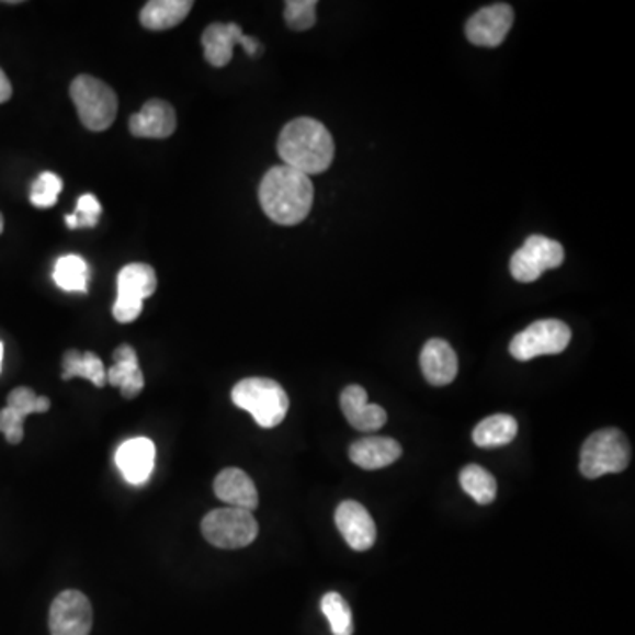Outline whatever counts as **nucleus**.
Segmentation results:
<instances>
[{
    "label": "nucleus",
    "mask_w": 635,
    "mask_h": 635,
    "mask_svg": "<svg viewBox=\"0 0 635 635\" xmlns=\"http://www.w3.org/2000/svg\"><path fill=\"white\" fill-rule=\"evenodd\" d=\"M258 196L269 219L277 225L293 226L309 216L315 188L309 177L281 165L265 173Z\"/></svg>",
    "instance_id": "obj_1"
},
{
    "label": "nucleus",
    "mask_w": 635,
    "mask_h": 635,
    "mask_svg": "<svg viewBox=\"0 0 635 635\" xmlns=\"http://www.w3.org/2000/svg\"><path fill=\"white\" fill-rule=\"evenodd\" d=\"M277 152L284 167L311 177L329 170L336 147L332 135L320 121L301 117L283 127L277 140Z\"/></svg>",
    "instance_id": "obj_2"
},
{
    "label": "nucleus",
    "mask_w": 635,
    "mask_h": 635,
    "mask_svg": "<svg viewBox=\"0 0 635 635\" xmlns=\"http://www.w3.org/2000/svg\"><path fill=\"white\" fill-rule=\"evenodd\" d=\"M231 401L252 415L260 428L272 429L288 413V394L271 378H246L235 385Z\"/></svg>",
    "instance_id": "obj_3"
},
{
    "label": "nucleus",
    "mask_w": 635,
    "mask_h": 635,
    "mask_svg": "<svg viewBox=\"0 0 635 635\" xmlns=\"http://www.w3.org/2000/svg\"><path fill=\"white\" fill-rule=\"evenodd\" d=\"M78 117L89 132H106L117 117L118 100L112 87L100 78L80 75L69 87Z\"/></svg>",
    "instance_id": "obj_4"
},
{
    "label": "nucleus",
    "mask_w": 635,
    "mask_h": 635,
    "mask_svg": "<svg viewBox=\"0 0 635 635\" xmlns=\"http://www.w3.org/2000/svg\"><path fill=\"white\" fill-rule=\"evenodd\" d=\"M631 464V443L620 429H602L591 434L581 449V474L586 478H600L620 474Z\"/></svg>",
    "instance_id": "obj_5"
},
{
    "label": "nucleus",
    "mask_w": 635,
    "mask_h": 635,
    "mask_svg": "<svg viewBox=\"0 0 635 635\" xmlns=\"http://www.w3.org/2000/svg\"><path fill=\"white\" fill-rule=\"evenodd\" d=\"M202 533L219 549H242L257 538L258 523L249 510L226 507L212 510L203 518Z\"/></svg>",
    "instance_id": "obj_6"
},
{
    "label": "nucleus",
    "mask_w": 635,
    "mask_h": 635,
    "mask_svg": "<svg viewBox=\"0 0 635 635\" xmlns=\"http://www.w3.org/2000/svg\"><path fill=\"white\" fill-rule=\"evenodd\" d=\"M158 288L156 271L147 263H129L117 275V301L113 304V318L118 324H132L144 309L145 298Z\"/></svg>",
    "instance_id": "obj_7"
},
{
    "label": "nucleus",
    "mask_w": 635,
    "mask_h": 635,
    "mask_svg": "<svg viewBox=\"0 0 635 635\" xmlns=\"http://www.w3.org/2000/svg\"><path fill=\"white\" fill-rule=\"evenodd\" d=\"M572 339V330L559 320H538L519 332L510 343V355L528 362L541 355H558Z\"/></svg>",
    "instance_id": "obj_8"
},
{
    "label": "nucleus",
    "mask_w": 635,
    "mask_h": 635,
    "mask_svg": "<svg viewBox=\"0 0 635 635\" xmlns=\"http://www.w3.org/2000/svg\"><path fill=\"white\" fill-rule=\"evenodd\" d=\"M565 260L564 246L544 235L528 237L523 248L510 260V272L519 283H533L545 271L558 269Z\"/></svg>",
    "instance_id": "obj_9"
},
{
    "label": "nucleus",
    "mask_w": 635,
    "mask_h": 635,
    "mask_svg": "<svg viewBox=\"0 0 635 635\" xmlns=\"http://www.w3.org/2000/svg\"><path fill=\"white\" fill-rule=\"evenodd\" d=\"M203 55L214 68H225L234 57V46L242 45L251 57L262 52L260 41L246 36L237 23H212L202 36Z\"/></svg>",
    "instance_id": "obj_10"
},
{
    "label": "nucleus",
    "mask_w": 635,
    "mask_h": 635,
    "mask_svg": "<svg viewBox=\"0 0 635 635\" xmlns=\"http://www.w3.org/2000/svg\"><path fill=\"white\" fill-rule=\"evenodd\" d=\"M52 635H89L92 631V605L81 591L66 590L57 596L48 617Z\"/></svg>",
    "instance_id": "obj_11"
},
{
    "label": "nucleus",
    "mask_w": 635,
    "mask_h": 635,
    "mask_svg": "<svg viewBox=\"0 0 635 635\" xmlns=\"http://www.w3.org/2000/svg\"><path fill=\"white\" fill-rule=\"evenodd\" d=\"M514 23V11L509 4H491L475 13L466 23L469 43L483 48H496L503 43Z\"/></svg>",
    "instance_id": "obj_12"
},
{
    "label": "nucleus",
    "mask_w": 635,
    "mask_h": 635,
    "mask_svg": "<svg viewBox=\"0 0 635 635\" xmlns=\"http://www.w3.org/2000/svg\"><path fill=\"white\" fill-rule=\"evenodd\" d=\"M115 463L122 477L133 486H144L149 483L156 464V446L149 438H133L122 443L115 454Z\"/></svg>",
    "instance_id": "obj_13"
},
{
    "label": "nucleus",
    "mask_w": 635,
    "mask_h": 635,
    "mask_svg": "<svg viewBox=\"0 0 635 635\" xmlns=\"http://www.w3.org/2000/svg\"><path fill=\"white\" fill-rule=\"evenodd\" d=\"M336 524L353 551H367L376 542V524L370 512L356 501L348 500L336 510Z\"/></svg>",
    "instance_id": "obj_14"
},
{
    "label": "nucleus",
    "mask_w": 635,
    "mask_h": 635,
    "mask_svg": "<svg viewBox=\"0 0 635 635\" xmlns=\"http://www.w3.org/2000/svg\"><path fill=\"white\" fill-rule=\"evenodd\" d=\"M177 129V115L172 104L162 100H150L140 112L129 118V132L138 138L162 140Z\"/></svg>",
    "instance_id": "obj_15"
},
{
    "label": "nucleus",
    "mask_w": 635,
    "mask_h": 635,
    "mask_svg": "<svg viewBox=\"0 0 635 635\" xmlns=\"http://www.w3.org/2000/svg\"><path fill=\"white\" fill-rule=\"evenodd\" d=\"M420 367L429 384L434 387H445L457 376L460 362L451 344L443 339H431L423 344L422 353H420Z\"/></svg>",
    "instance_id": "obj_16"
},
{
    "label": "nucleus",
    "mask_w": 635,
    "mask_h": 635,
    "mask_svg": "<svg viewBox=\"0 0 635 635\" xmlns=\"http://www.w3.org/2000/svg\"><path fill=\"white\" fill-rule=\"evenodd\" d=\"M341 410L348 422L359 431H378L387 422V411L378 405H370L367 393L361 385H350L341 394Z\"/></svg>",
    "instance_id": "obj_17"
},
{
    "label": "nucleus",
    "mask_w": 635,
    "mask_h": 635,
    "mask_svg": "<svg viewBox=\"0 0 635 635\" xmlns=\"http://www.w3.org/2000/svg\"><path fill=\"white\" fill-rule=\"evenodd\" d=\"M214 492L219 500L228 503L234 509L252 510L257 509L258 489L246 472L239 468H226L217 475L214 480Z\"/></svg>",
    "instance_id": "obj_18"
},
{
    "label": "nucleus",
    "mask_w": 635,
    "mask_h": 635,
    "mask_svg": "<svg viewBox=\"0 0 635 635\" xmlns=\"http://www.w3.org/2000/svg\"><path fill=\"white\" fill-rule=\"evenodd\" d=\"M106 382L121 388L122 396L135 399L145 387L144 373L138 364L135 348L122 344L113 352V365L106 371Z\"/></svg>",
    "instance_id": "obj_19"
},
{
    "label": "nucleus",
    "mask_w": 635,
    "mask_h": 635,
    "mask_svg": "<svg viewBox=\"0 0 635 635\" xmlns=\"http://www.w3.org/2000/svg\"><path fill=\"white\" fill-rule=\"evenodd\" d=\"M402 449L393 438H362L350 446V460L364 469H379L396 463Z\"/></svg>",
    "instance_id": "obj_20"
},
{
    "label": "nucleus",
    "mask_w": 635,
    "mask_h": 635,
    "mask_svg": "<svg viewBox=\"0 0 635 635\" xmlns=\"http://www.w3.org/2000/svg\"><path fill=\"white\" fill-rule=\"evenodd\" d=\"M193 5L191 0H152L141 8L140 23L149 31H168L181 25Z\"/></svg>",
    "instance_id": "obj_21"
},
{
    "label": "nucleus",
    "mask_w": 635,
    "mask_h": 635,
    "mask_svg": "<svg viewBox=\"0 0 635 635\" xmlns=\"http://www.w3.org/2000/svg\"><path fill=\"white\" fill-rule=\"evenodd\" d=\"M86 378L95 387L103 388L106 382V370L100 356L92 352L81 353L78 350H68L63 356V379Z\"/></svg>",
    "instance_id": "obj_22"
},
{
    "label": "nucleus",
    "mask_w": 635,
    "mask_h": 635,
    "mask_svg": "<svg viewBox=\"0 0 635 635\" xmlns=\"http://www.w3.org/2000/svg\"><path fill=\"white\" fill-rule=\"evenodd\" d=\"M518 420L510 415H491L474 429V442L483 449L509 445L518 436Z\"/></svg>",
    "instance_id": "obj_23"
},
{
    "label": "nucleus",
    "mask_w": 635,
    "mask_h": 635,
    "mask_svg": "<svg viewBox=\"0 0 635 635\" xmlns=\"http://www.w3.org/2000/svg\"><path fill=\"white\" fill-rule=\"evenodd\" d=\"M54 280L64 292H89L91 269L78 254H66L55 263Z\"/></svg>",
    "instance_id": "obj_24"
},
{
    "label": "nucleus",
    "mask_w": 635,
    "mask_h": 635,
    "mask_svg": "<svg viewBox=\"0 0 635 635\" xmlns=\"http://www.w3.org/2000/svg\"><path fill=\"white\" fill-rule=\"evenodd\" d=\"M464 492L472 496L478 504H489L495 501L498 484L487 469L478 464H468L460 475Z\"/></svg>",
    "instance_id": "obj_25"
},
{
    "label": "nucleus",
    "mask_w": 635,
    "mask_h": 635,
    "mask_svg": "<svg viewBox=\"0 0 635 635\" xmlns=\"http://www.w3.org/2000/svg\"><path fill=\"white\" fill-rule=\"evenodd\" d=\"M321 611H324L325 617L329 620L333 635L353 634L352 609L339 593H336V591L327 593L321 599Z\"/></svg>",
    "instance_id": "obj_26"
},
{
    "label": "nucleus",
    "mask_w": 635,
    "mask_h": 635,
    "mask_svg": "<svg viewBox=\"0 0 635 635\" xmlns=\"http://www.w3.org/2000/svg\"><path fill=\"white\" fill-rule=\"evenodd\" d=\"M63 179L57 173L45 172L37 177L31 188V202L37 208L54 207L63 193Z\"/></svg>",
    "instance_id": "obj_27"
},
{
    "label": "nucleus",
    "mask_w": 635,
    "mask_h": 635,
    "mask_svg": "<svg viewBox=\"0 0 635 635\" xmlns=\"http://www.w3.org/2000/svg\"><path fill=\"white\" fill-rule=\"evenodd\" d=\"M101 212H103V208H101V203L98 202L94 194H81L80 199H78L75 214L66 216V225L71 230L95 228L98 223H100Z\"/></svg>",
    "instance_id": "obj_28"
},
{
    "label": "nucleus",
    "mask_w": 635,
    "mask_h": 635,
    "mask_svg": "<svg viewBox=\"0 0 635 635\" xmlns=\"http://www.w3.org/2000/svg\"><path fill=\"white\" fill-rule=\"evenodd\" d=\"M8 406L27 419V415L45 413L50 410V399L37 396L32 388L19 387L8 396Z\"/></svg>",
    "instance_id": "obj_29"
},
{
    "label": "nucleus",
    "mask_w": 635,
    "mask_h": 635,
    "mask_svg": "<svg viewBox=\"0 0 635 635\" xmlns=\"http://www.w3.org/2000/svg\"><path fill=\"white\" fill-rule=\"evenodd\" d=\"M315 0H288L284 4V22L293 31H307L316 23Z\"/></svg>",
    "instance_id": "obj_30"
},
{
    "label": "nucleus",
    "mask_w": 635,
    "mask_h": 635,
    "mask_svg": "<svg viewBox=\"0 0 635 635\" xmlns=\"http://www.w3.org/2000/svg\"><path fill=\"white\" fill-rule=\"evenodd\" d=\"M23 422H25V417L11 410L10 406H5L4 410H0V433L4 434L5 440L11 445H19L22 442Z\"/></svg>",
    "instance_id": "obj_31"
},
{
    "label": "nucleus",
    "mask_w": 635,
    "mask_h": 635,
    "mask_svg": "<svg viewBox=\"0 0 635 635\" xmlns=\"http://www.w3.org/2000/svg\"><path fill=\"white\" fill-rule=\"evenodd\" d=\"M13 95V86H11L10 78L5 77V72L0 69V104L11 100Z\"/></svg>",
    "instance_id": "obj_32"
},
{
    "label": "nucleus",
    "mask_w": 635,
    "mask_h": 635,
    "mask_svg": "<svg viewBox=\"0 0 635 635\" xmlns=\"http://www.w3.org/2000/svg\"><path fill=\"white\" fill-rule=\"evenodd\" d=\"M2 359H4V344L0 341V371H2Z\"/></svg>",
    "instance_id": "obj_33"
},
{
    "label": "nucleus",
    "mask_w": 635,
    "mask_h": 635,
    "mask_svg": "<svg viewBox=\"0 0 635 635\" xmlns=\"http://www.w3.org/2000/svg\"><path fill=\"white\" fill-rule=\"evenodd\" d=\"M4 231V216H2V212H0V234Z\"/></svg>",
    "instance_id": "obj_34"
}]
</instances>
